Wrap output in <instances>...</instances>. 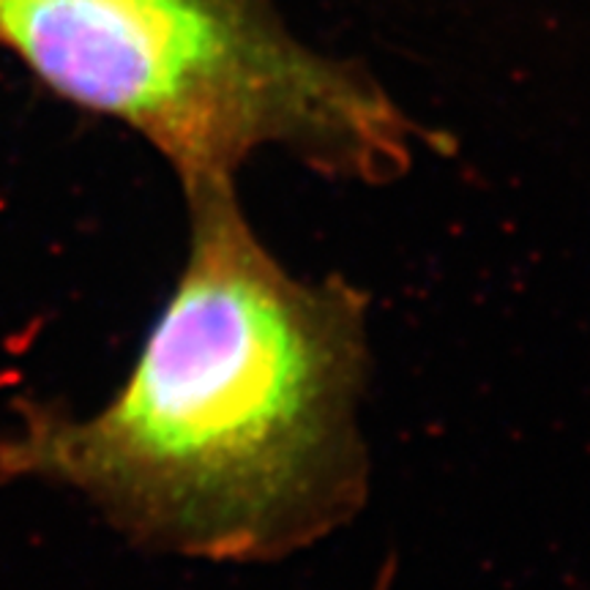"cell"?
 <instances>
[{
    "mask_svg": "<svg viewBox=\"0 0 590 590\" xmlns=\"http://www.w3.org/2000/svg\"><path fill=\"white\" fill-rule=\"evenodd\" d=\"M186 206V262L124 385L85 418L22 407L0 478L72 489L137 547L268 563L366 500V296L293 277L232 184Z\"/></svg>",
    "mask_w": 590,
    "mask_h": 590,
    "instance_id": "cell-1",
    "label": "cell"
},
{
    "mask_svg": "<svg viewBox=\"0 0 590 590\" xmlns=\"http://www.w3.org/2000/svg\"><path fill=\"white\" fill-rule=\"evenodd\" d=\"M0 46L46 91L145 139L186 192L266 148L383 184L416 154L394 99L284 25L273 0H0Z\"/></svg>",
    "mask_w": 590,
    "mask_h": 590,
    "instance_id": "cell-2",
    "label": "cell"
}]
</instances>
